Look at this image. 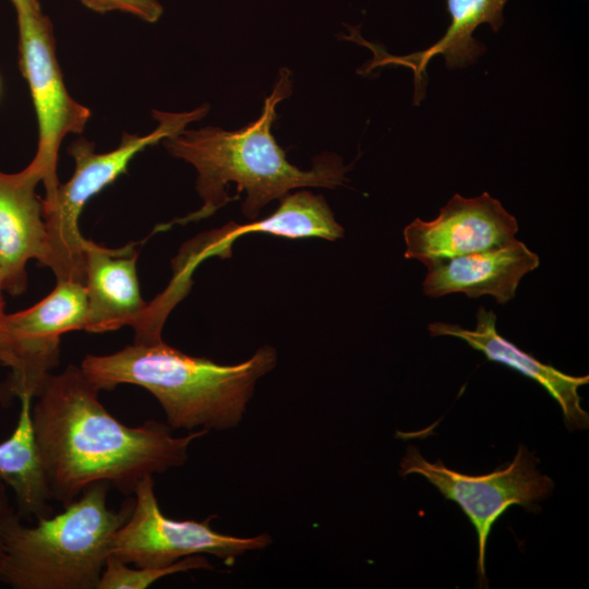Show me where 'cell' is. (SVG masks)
<instances>
[{
    "mask_svg": "<svg viewBox=\"0 0 589 589\" xmlns=\"http://www.w3.org/2000/svg\"><path fill=\"white\" fill-rule=\"evenodd\" d=\"M99 392L81 366L70 364L48 375L32 407L52 500L63 506L98 482L133 494L144 477L184 465L190 444L208 432L177 437L154 420L125 425L100 402Z\"/></svg>",
    "mask_w": 589,
    "mask_h": 589,
    "instance_id": "1",
    "label": "cell"
},
{
    "mask_svg": "<svg viewBox=\"0 0 589 589\" xmlns=\"http://www.w3.org/2000/svg\"><path fill=\"white\" fill-rule=\"evenodd\" d=\"M291 93V72L281 68L261 116L242 129L233 132L218 127L184 129L161 141L171 156L196 169V191L203 201L199 211L175 223L184 225L212 216L233 200L228 194L229 183H236L237 197L241 191L247 192L242 213L253 220L267 203L290 190L344 185L349 167L338 155H318L310 170H301L287 160L275 141L271 129L277 117L276 106Z\"/></svg>",
    "mask_w": 589,
    "mask_h": 589,
    "instance_id": "2",
    "label": "cell"
},
{
    "mask_svg": "<svg viewBox=\"0 0 589 589\" xmlns=\"http://www.w3.org/2000/svg\"><path fill=\"white\" fill-rule=\"evenodd\" d=\"M277 363L276 350L263 346L238 364L193 357L163 339L134 342L110 354H87L85 375L100 390L132 384L148 390L172 429L228 430L242 420L256 381Z\"/></svg>",
    "mask_w": 589,
    "mask_h": 589,
    "instance_id": "3",
    "label": "cell"
},
{
    "mask_svg": "<svg viewBox=\"0 0 589 589\" xmlns=\"http://www.w3.org/2000/svg\"><path fill=\"white\" fill-rule=\"evenodd\" d=\"M110 485L88 486L64 510L26 526L13 514L3 532L0 582L12 589H97L117 530L134 498L107 506Z\"/></svg>",
    "mask_w": 589,
    "mask_h": 589,
    "instance_id": "4",
    "label": "cell"
},
{
    "mask_svg": "<svg viewBox=\"0 0 589 589\" xmlns=\"http://www.w3.org/2000/svg\"><path fill=\"white\" fill-rule=\"evenodd\" d=\"M208 104L183 112L153 110L158 122L146 135L124 133L119 146L97 153L93 142L79 137L68 148L74 160V171L68 182L59 184L53 197L44 201L43 215L47 233V251L43 266L50 268L57 280L85 285L83 240L79 218L89 199L112 183L128 169L133 157L148 146L177 135L192 122L204 118Z\"/></svg>",
    "mask_w": 589,
    "mask_h": 589,
    "instance_id": "5",
    "label": "cell"
},
{
    "mask_svg": "<svg viewBox=\"0 0 589 589\" xmlns=\"http://www.w3.org/2000/svg\"><path fill=\"white\" fill-rule=\"evenodd\" d=\"M538 462L525 445H519L508 466L484 476H468L447 468L440 459L428 461L416 446H408L399 473L421 474L468 517L478 537L477 574L482 587L486 579V542L493 525L513 505L534 510L554 489L553 480L537 469Z\"/></svg>",
    "mask_w": 589,
    "mask_h": 589,
    "instance_id": "6",
    "label": "cell"
},
{
    "mask_svg": "<svg viewBox=\"0 0 589 589\" xmlns=\"http://www.w3.org/2000/svg\"><path fill=\"white\" fill-rule=\"evenodd\" d=\"M87 292L84 284L57 280L33 306L0 315V364L10 369L0 384V402L35 398L60 360L61 336L84 330Z\"/></svg>",
    "mask_w": 589,
    "mask_h": 589,
    "instance_id": "7",
    "label": "cell"
},
{
    "mask_svg": "<svg viewBox=\"0 0 589 589\" xmlns=\"http://www.w3.org/2000/svg\"><path fill=\"white\" fill-rule=\"evenodd\" d=\"M20 69L27 81L38 123L37 151L27 165L41 177L50 201L58 187V156L64 136L81 134L91 110L73 99L63 82L52 24L40 4L16 9Z\"/></svg>",
    "mask_w": 589,
    "mask_h": 589,
    "instance_id": "8",
    "label": "cell"
},
{
    "mask_svg": "<svg viewBox=\"0 0 589 589\" xmlns=\"http://www.w3.org/2000/svg\"><path fill=\"white\" fill-rule=\"evenodd\" d=\"M133 494V509L117 530L111 545V554L125 564L164 567L203 553L232 564L245 552L263 550L272 543L267 533L241 538L215 531L209 525L215 516L204 521L166 517L157 502L151 474L139 481Z\"/></svg>",
    "mask_w": 589,
    "mask_h": 589,
    "instance_id": "9",
    "label": "cell"
},
{
    "mask_svg": "<svg viewBox=\"0 0 589 589\" xmlns=\"http://www.w3.org/2000/svg\"><path fill=\"white\" fill-rule=\"evenodd\" d=\"M517 231L515 216L489 193L455 194L434 219L416 218L405 227L404 255L425 265L502 247L516 239Z\"/></svg>",
    "mask_w": 589,
    "mask_h": 589,
    "instance_id": "10",
    "label": "cell"
},
{
    "mask_svg": "<svg viewBox=\"0 0 589 589\" xmlns=\"http://www.w3.org/2000/svg\"><path fill=\"white\" fill-rule=\"evenodd\" d=\"M40 181L28 166L15 173L0 171V281L10 296L26 291L29 260L45 262L47 233L41 197L36 194Z\"/></svg>",
    "mask_w": 589,
    "mask_h": 589,
    "instance_id": "11",
    "label": "cell"
},
{
    "mask_svg": "<svg viewBox=\"0 0 589 589\" xmlns=\"http://www.w3.org/2000/svg\"><path fill=\"white\" fill-rule=\"evenodd\" d=\"M278 208L269 216L238 225L224 227L196 237L184 245L178 261L177 273L183 279L202 260L209 256H231L233 241L240 236L260 232L290 239L317 237L329 241L342 238L344 228L336 221L332 209L322 195L298 191L281 196Z\"/></svg>",
    "mask_w": 589,
    "mask_h": 589,
    "instance_id": "12",
    "label": "cell"
},
{
    "mask_svg": "<svg viewBox=\"0 0 589 589\" xmlns=\"http://www.w3.org/2000/svg\"><path fill=\"white\" fill-rule=\"evenodd\" d=\"M539 264V255L514 239L502 247L425 264L423 293L430 298L491 296L503 305L515 298L522 277Z\"/></svg>",
    "mask_w": 589,
    "mask_h": 589,
    "instance_id": "13",
    "label": "cell"
},
{
    "mask_svg": "<svg viewBox=\"0 0 589 589\" xmlns=\"http://www.w3.org/2000/svg\"><path fill=\"white\" fill-rule=\"evenodd\" d=\"M82 247L87 292L84 330L105 333L125 325L137 330L149 304L140 291L135 244L108 249L84 238Z\"/></svg>",
    "mask_w": 589,
    "mask_h": 589,
    "instance_id": "14",
    "label": "cell"
},
{
    "mask_svg": "<svg viewBox=\"0 0 589 589\" xmlns=\"http://www.w3.org/2000/svg\"><path fill=\"white\" fill-rule=\"evenodd\" d=\"M476 327L465 328L458 324L432 322L428 325L431 337H455L472 349L482 352L490 361L506 365L541 385L558 404L568 428L587 429L589 414L581 407L578 389L588 384L589 376H574L542 363L504 338L496 328V314L479 306Z\"/></svg>",
    "mask_w": 589,
    "mask_h": 589,
    "instance_id": "15",
    "label": "cell"
},
{
    "mask_svg": "<svg viewBox=\"0 0 589 589\" xmlns=\"http://www.w3.org/2000/svg\"><path fill=\"white\" fill-rule=\"evenodd\" d=\"M508 0H446L450 23L445 34L426 49L407 56H390L381 47L364 40L352 31L351 40L368 46L373 51V59L365 67L368 73L384 65L410 68L414 76V100L420 101L426 83V65L435 56H443L448 69L470 65L485 51L482 43L473 37V32L482 24H488L493 32H498L504 23V7Z\"/></svg>",
    "mask_w": 589,
    "mask_h": 589,
    "instance_id": "16",
    "label": "cell"
},
{
    "mask_svg": "<svg viewBox=\"0 0 589 589\" xmlns=\"http://www.w3.org/2000/svg\"><path fill=\"white\" fill-rule=\"evenodd\" d=\"M29 396L20 398L21 409L14 431L0 443V479L15 494L17 515L26 520L53 514L46 469L37 444Z\"/></svg>",
    "mask_w": 589,
    "mask_h": 589,
    "instance_id": "17",
    "label": "cell"
},
{
    "mask_svg": "<svg viewBox=\"0 0 589 589\" xmlns=\"http://www.w3.org/2000/svg\"><path fill=\"white\" fill-rule=\"evenodd\" d=\"M213 565L201 554L187 556L164 567L130 568L113 554L107 557L97 589H146L158 579L192 569H212Z\"/></svg>",
    "mask_w": 589,
    "mask_h": 589,
    "instance_id": "18",
    "label": "cell"
},
{
    "mask_svg": "<svg viewBox=\"0 0 589 589\" xmlns=\"http://www.w3.org/2000/svg\"><path fill=\"white\" fill-rule=\"evenodd\" d=\"M86 8L105 13L121 11L139 19L154 23L163 14V7L158 0H80Z\"/></svg>",
    "mask_w": 589,
    "mask_h": 589,
    "instance_id": "19",
    "label": "cell"
},
{
    "mask_svg": "<svg viewBox=\"0 0 589 589\" xmlns=\"http://www.w3.org/2000/svg\"><path fill=\"white\" fill-rule=\"evenodd\" d=\"M15 514L10 505L4 482L0 479V562L3 554V532L7 522Z\"/></svg>",
    "mask_w": 589,
    "mask_h": 589,
    "instance_id": "20",
    "label": "cell"
},
{
    "mask_svg": "<svg viewBox=\"0 0 589 589\" xmlns=\"http://www.w3.org/2000/svg\"><path fill=\"white\" fill-rule=\"evenodd\" d=\"M11 2L13 3L15 10L20 9V8H23V7L39 3L38 0H11Z\"/></svg>",
    "mask_w": 589,
    "mask_h": 589,
    "instance_id": "21",
    "label": "cell"
},
{
    "mask_svg": "<svg viewBox=\"0 0 589 589\" xmlns=\"http://www.w3.org/2000/svg\"><path fill=\"white\" fill-rule=\"evenodd\" d=\"M3 293L4 292H3L2 288H1V281H0V315L5 313V300H4Z\"/></svg>",
    "mask_w": 589,
    "mask_h": 589,
    "instance_id": "22",
    "label": "cell"
}]
</instances>
